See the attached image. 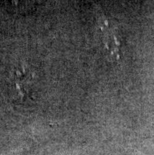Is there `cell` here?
I'll return each instance as SVG.
<instances>
[{"mask_svg": "<svg viewBox=\"0 0 154 155\" xmlns=\"http://www.w3.org/2000/svg\"><path fill=\"white\" fill-rule=\"evenodd\" d=\"M33 82V71L25 63H19L12 68L10 72V83L17 99L21 101L31 99Z\"/></svg>", "mask_w": 154, "mask_h": 155, "instance_id": "6da1fadb", "label": "cell"}]
</instances>
